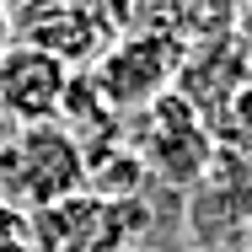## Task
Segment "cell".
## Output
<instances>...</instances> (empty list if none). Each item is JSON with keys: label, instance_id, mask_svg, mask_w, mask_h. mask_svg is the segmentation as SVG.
Instances as JSON below:
<instances>
[{"label": "cell", "instance_id": "obj_1", "mask_svg": "<svg viewBox=\"0 0 252 252\" xmlns=\"http://www.w3.org/2000/svg\"><path fill=\"white\" fill-rule=\"evenodd\" d=\"M86 188V145L64 124H27L0 151V199L11 204H54Z\"/></svg>", "mask_w": 252, "mask_h": 252}, {"label": "cell", "instance_id": "obj_10", "mask_svg": "<svg viewBox=\"0 0 252 252\" xmlns=\"http://www.w3.org/2000/svg\"><path fill=\"white\" fill-rule=\"evenodd\" d=\"M11 134H16V124H11V118H5V113H0V151H5V145H11Z\"/></svg>", "mask_w": 252, "mask_h": 252}, {"label": "cell", "instance_id": "obj_4", "mask_svg": "<svg viewBox=\"0 0 252 252\" xmlns=\"http://www.w3.org/2000/svg\"><path fill=\"white\" fill-rule=\"evenodd\" d=\"M166 43H151V38H134V43H118L113 54H102L92 81L107 107H145L151 97L166 92Z\"/></svg>", "mask_w": 252, "mask_h": 252}, {"label": "cell", "instance_id": "obj_11", "mask_svg": "<svg viewBox=\"0 0 252 252\" xmlns=\"http://www.w3.org/2000/svg\"><path fill=\"white\" fill-rule=\"evenodd\" d=\"M247 231H252V209H247Z\"/></svg>", "mask_w": 252, "mask_h": 252}, {"label": "cell", "instance_id": "obj_3", "mask_svg": "<svg viewBox=\"0 0 252 252\" xmlns=\"http://www.w3.org/2000/svg\"><path fill=\"white\" fill-rule=\"evenodd\" d=\"M64 86H70V70H64L54 54L32 49L27 38L0 54V113H5L16 129H27V124H54Z\"/></svg>", "mask_w": 252, "mask_h": 252}, {"label": "cell", "instance_id": "obj_13", "mask_svg": "<svg viewBox=\"0 0 252 252\" xmlns=\"http://www.w3.org/2000/svg\"><path fill=\"white\" fill-rule=\"evenodd\" d=\"M242 252H252V247H242Z\"/></svg>", "mask_w": 252, "mask_h": 252}, {"label": "cell", "instance_id": "obj_2", "mask_svg": "<svg viewBox=\"0 0 252 252\" xmlns=\"http://www.w3.org/2000/svg\"><path fill=\"white\" fill-rule=\"evenodd\" d=\"M140 225V199L107 204L97 193H64L54 204H38L27 220V242L38 252H118Z\"/></svg>", "mask_w": 252, "mask_h": 252}, {"label": "cell", "instance_id": "obj_6", "mask_svg": "<svg viewBox=\"0 0 252 252\" xmlns=\"http://www.w3.org/2000/svg\"><path fill=\"white\" fill-rule=\"evenodd\" d=\"M140 183H145V156L129 151V145H107L86 156V193H97L107 204H124V199H140Z\"/></svg>", "mask_w": 252, "mask_h": 252}, {"label": "cell", "instance_id": "obj_8", "mask_svg": "<svg viewBox=\"0 0 252 252\" xmlns=\"http://www.w3.org/2000/svg\"><path fill=\"white\" fill-rule=\"evenodd\" d=\"M11 43H16V38H11V11H5V5H0V54L11 49Z\"/></svg>", "mask_w": 252, "mask_h": 252}, {"label": "cell", "instance_id": "obj_7", "mask_svg": "<svg viewBox=\"0 0 252 252\" xmlns=\"http://www.w3.org/2000/svg\"><path fill=\"white\" fill-rule=\"evenodd\" d=\"M145 156H151L145 166H156L166 183L188 188V183L204 172V161H209V145H204L199 129H183V134H151V151Z\"/></svg>", "mask_w": 252, "mask_h": 252}, {"label": "cell", "instance_id": "obj_12", "mask_svg": "<svg viewBox=\"0 0 252 252\" xmlns=\"http://www.w3.org/2000/svg\"><path fill=\"white\" fill-rule=\"evenodd\" d=\"M204 252H220V247H204Z\"/></svg>", "mask_w": 252, "mask_h": 252}, {"label": "cell", "instance_id": "obj_5", "mask_svg": "<svg viewBox=\"0 0 252 252\" xmlns=\"http://www.w3.org/2000/svg\"><path fill=\"white\" fill-rule=\"evenodd\" d=\"M107 38H113V27L97 11H86V5H64V11H54L43 22H32V32H27V43L54 54L64 70H86L92 59H102Z\"/></svg>", "mask_w": 252, "mask_h": 252}, {"label": "cell", "instance_id": "obj_9", "mask_svg": "<svg viewBox=\"0 0 252 252\" xmlns=\"http://www.w3.org/2000/svg\"><path fill=\"white\" fill-rule=\"evenodd\" d=\"M0 252H38L27 236H11V242H0Z\"/></svg>", "mask_w": 252, "mask_h": 252}]
</instances>
